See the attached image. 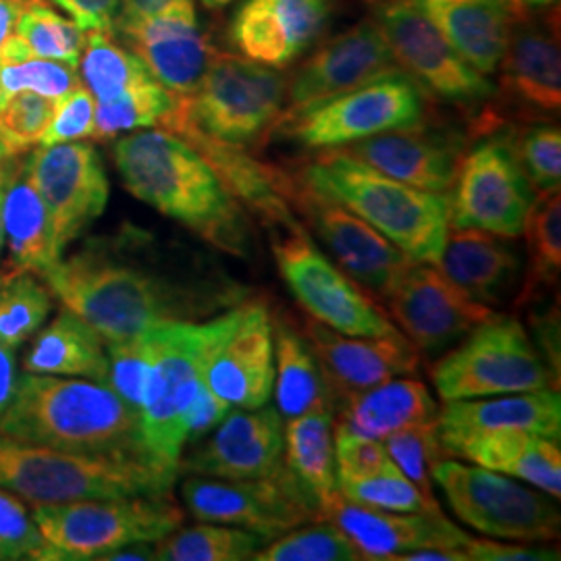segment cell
I'll list each match as a JSON object with an SVG mask.
<instances>
[{"instance_id": "cell-1", "label": "cell", "mask_w": 561, "mask_h": 561, "mask_svg": "<svg viewBox=\"0 0 561 561\" xmlns=\"http://www.w3.org/2000/svg\"><path fill=\"white\" fill-rule=\"evenodd\" d=\"M42 277L53 296L106 343L173 322L198 321L225 306H238L245 296L231 280L181 283L104 250L60 259Z\"/></svg>"}, {"instance_id": "cell-2", "label": "cell", "mask_w": 561, "mask_h": 561, "mask_svg": "<svg viewBox=\"0 0 561 561\" xmlns=\"http://www.w3.org/2000/svg\"><path fill=\"white\" fill-rule=\"evenodd\" d=\"M113 159L131 196L225 254H252L254 233L245 208L192 144L167 129H146L121 138Z\"/></svg>"}, {"instance_id": "cell-3", "label": "cell", "mask_w": 561, "mask_h": 561, "mask_svg": "<svg viewBox=\"0 0 561 561\" xmlns=\"http://www.w3.org/2000/svg\"><path fill=\"white\" fill-rule=\"evenodd\" d=\"M0 435L57 449L148 458L138 412L106 382L90 379L23 373L11 405L0 416Z\"/></svg>"}, {"instance_id": "cell-4", "label": "cell", "mask_w": 561, "mask_h": 561, "mask_svg": "<svg viewBox=\"0 0 561 561\" xmlns=\"http://www.w3.org/2000/svg\"><path fill=\"white\" fill-rule=\"evenodd\" d=\"M298 175L358 215L412 261L437 264L442 259L449 233V194L401 183L341 148L324 150Z\"/></svg>"}, {"instance_id": "cell-5", "label": "cell", "mask_w": 561, "mask_h": 561, "mask_svg": "<svg viewBox=\"0 0 561 561\" xmlns=\"http://www.w3.org/2000/svg\"><path fill=\"white\" fill-rule=\"evenodd\" d=\"M178 472L141 456L85 454L0 435V489L38 505L169 493Z\"/></svg>"}, {"instance_id": "cell-6", "label": "cell", "mask_w": 561, "mask_h": 561, "mask_svg": "<svg viewBox=\"0 0 561 561\" xmlns=\"http://www.w3.org/2000/svg\"><path fill=\"white\" fill-rule=\"evenodd\" d=\"M241 301L208 322L157 327V362L138 412L144 454L180 474L185 416L204 382V364L215 343L240 319Z\"/></svg>"}, {"instance_id": "cell-7", "label": "cell", "mask_w": 561, "mask_h": 561, "mask_svg": "<svg viewBox=\"0 0 561 561\" xmlns=\"http://www.w3.org/2000/svg\"><path fill=\"white\" fill-rule=\"evenodd\" d=\"M287 104V80L279 71L225 53H213L201 85L178 96L161 129H196L210 140L250 146L277 127Z\"/></svg>"}, {"instance_id": "cell-8", "label": "cell", "mask_w": 561, "mask_h": 561, "mask_svg": "<svg viewBox=\"0 0 561 561\" xmlns=\"http://www.w3.org/2000/svg\"><path fill=\"white\" fill-rule=\"evenodd\" d=\"M32 516L53 561L104 560L131 542L162 541L185 520L169 493L38 505Z\"/></svg>"}, {"instance_id": "cell-9", "label": "cell", "mask_w": 561, "mask_h": 561, "mask_svg": "<svg viewBox=\"0 0 561 561\" xmlns=\"http://www.w3.org/2000/svg\"><path fill=\"white\" fill-rule=\"evenodd\" d=\"M443 401L558 389L560 379L514 317H493L474 327L456 350L433 366Z\"/></svg>"}, {"instance_id": "cell-10", "label": "cell", "mask_w": 561, "mask_h": 561, "mask_svg": "<svg viewBox=\"0 0 561 561\" xmlns=\"http://www.w3.org/2000/svg\"><path fill=\"white\" fill-rule=\"evenodd\" d=\"M268 229L280 277L310 319L354 337L400 335L368 291L322 254L300 219Z\"/></svg>"}, {"instance_id": "cell-11", "label": "cell", "mask_w": 561, "mask_h": 561, "mask_svg": "<svg viewBox=\"0 0 561 561\" xmlns=\"http://www.w3.org/2000/svg\"><path fill=\"white\" fill-rule=\"evenodd\" d=\"M454 514L491 539L547 542L560 537L561 516L553 497L512 477L477 463L439 460L431 470Z\"/></svg>"}, {"instance_id": "cell-12", "label": "cell", "mask_w": 561, "mask_h": 561, "mask_svg": "<svg viewBox=\"0 0 561 561\" xmlns=\"http://www.w3.org/2000/svg\"><path fill=\"white\" fill-rule=\"evenodd\" d=\"M424 88L405 71H396L296 115L280 117L277 127L285 138L306 148L331 150L385 131L416 127L424 123Z\"/></svg>"}, {"instance_id": "cell-13", "label": "cell", "mask_w": 561, "mask_h": 561, "mask_svg": "<svg viewBox=\"0 0 561 561\" xmlns=\"http://www.w3.org/2000/svg\"><path fill=\"white\" fill-rule=\"evenodd\" d=\"M190 514L202 522L240 526L266 539L322 520L321 505L283 463L277 472L252 481L192 477L181 486Z\"/></svg>"}, {"instance_id": "cell-14", "label": "cell", "mask_w": 561, "mask_h": 561, "mask_svg": "<svg viewBox=\"0 0 561 561\" xmlns=\"http://www.w3.org/2000/svg\"><path fill=\"white\" fill-rule=\"evenodd\" d=\"M280 194L304 221L306 231L329 250L341 271L381 300L414 262L358 215L301 181L298 173L289 175L283 171Z\"/></svg>"}, {"instance_id": "cell-15", "label": "cell", "mask_w": 561, "mask_h": 561, "mask_svg": "<svg viewBox=\"0 0 561 561\" xmlns=\"http://www.w3.org/2000/svg\"><path fill=\"white\" fill-rule=\"evenodd\" d=\"M535 196L510 136L489 138L461 157L454 196H449V227L482 229L514 240L524 231Z\"/></svg>"}, {"instance_id": "cell-16", "label": "cell", "mask_w": 561, "mask_h": 561, "mask_svg": "<svg viewBox=\"0 0 561 561\" xmlns=\"http://www.w3.org/2000/svg\"><path fill=\"white\" fill-rule=\"evenodd\" d=\"M375 23L403 71L442 101L470 106L493 96V85L412 0H382Z\"/></svg>"}, {"instance_id": "cell-17", "label": "cell", "mask_w": 561, "mask_h": 561, "mask_svg": "<svg viewBox=\"0 0 561 561\" xmlns=\"http://www.w3.org/2000/svg\"><path fill=\"white\" fill-rule=\"evenodd\" d=\"M382 300L405 340L428 356L442 354L474 327L497 317L491 306L468 298L428 262H412Z\"/></svg>"}, {"instance_id": "cell-18", "label": "cell", "mask_w": 561, "mask_h": 561, "mask_svg": "<svg viewBox=\"0 0 561 561\" xmlns=\"http://www.w3.org/2000/svg\"><path fill=\"white\" fill-rule=\"evenodd\" d=\"M27 171L53 222L60 252L96 221L108 204V178L92 144L41 146L27 157Z\"/></svg>"}, {"instance_id": "cell-19", "label": "cell", "mask_w": 561, "mask_h": 561, "mask_svg": "<svg viewBox=\"0 0 561 561\" xmlns=\"http://www.w3.org/2000/svg\"><path fill=\"white\" fill-rule=\"evenodd\" d=\"M403 71L375 21L327 42L306 60L287 85V104L280 117L296 115L322 101L356 90L364 83Z\"/></svg>"}, {"instance_id": "cell-20", "label": "cell", "mask_w": 561, "mask_h": 561, "mask_svg": "<svg viewBox=\"0 0 561 561\" xmlns=\"http://www.w3.org/2000/svg\"><path fill=\"white\" fill-rule=\"evenodd\" d=\"M275 382L273 319L261 301L241 304L240 319L215 343L204 385L241 410L266 405Z\"/></svg>"}, {"instance_id": "cell-21", "label": "cell", "mask_w": 561, "mask_h": 561, "mask_svg": "<svg viewBox=\"0 0 561 561\" xmlns=\"http://www.w3.org/2000/svg\"><path fill=\"white\" fill-rule=\"evenodd\" d=\"M115 38L125 42L150 76L178 96H190L201 85L215 53L192 0H171L152 18L117 32Z\"/></svg>"}, {"instance_id": "cell-22", "label": "cell", "mask_w": 561, "mask_h": 561, "mask_svg": "<svg viewBox=\"0 0 561 561\" xmlns=\"http://www.w3.org/2000/svg\"><path fill=\"white\" fill-rule=\"evenodd\" d=\"M301 335L321 364L337 408L370 387L414 375L421 364V352L403 333L391 337H354L308 319Z\"/></svg>"}, {"instance_id": "cell-23", "label": "cell", "mask_w": 561, "mask_h": 561, "mask_svg": "<svg viewBox=\"0 0 561 561\" xmlns=\"http://www.w3.org/2000/svg\"><path fill=\"white\" fill-rule=\"evenodd\" d=\"M283 419L273 405L229 412L213 437L180 470L222 481H252L277 472L285 463Z\"/></svg>"}, {"instance_id": "cell-24", "label": "cell", "mask_w": 561, "mask_h": 561, "mask_svg": "<svg viewBox=\"0 0 561 561\" xmlns=\"http://www.w3.org/2000/svg\"><path fill=\"white\" fill-rule=\"evenodd\" d=\"M333 0H243L229 38L245 59L287 67L327 32Z\"/></svg>"}, {"instance_id": "cell-25", "label": "cell", "mask_w": 561, "mask_h": 561, "mask_svg": "<svg viewBox=\"0 0 561 561\" xmlns=\"http://www.w3.org/2000/svg\"><path fill=\"white\" fill-rule=\"evenodd\" d=\"M322 520L333 522L356 545L362 560L393 561L396 556L424 547L463 551L470 535L437 514H400L347 502L340 495L322 512Z\"/></svg>"}, {"instance_id": "cell-26", "label": "cell", "mask_w": 561, "mask_h": 561, "mask_svg": "<svg viewBox=\"0 0 561 561\" xmlns=\"http://www.w3.org/2000/svg\"><path fill=\"white\" fill-rule=\"evenodd\" d=\"M341 150L393 180L435 194H447L454 187L461 161V140L456 134L422 125L352 141Z\"/></svg>"}, {"instance_id": "cell-27", "label": "cell", "mask_w": 561, "mask_h": 561, "mask_svg": "<svg viewBox=\"0 0 561 561\" xmlns=\"http://www.w3.org/2000/svg\"><path fill=\"white\" fill-rule=\"evenodd\" d=\"M505 431H524L560 442V391L539 389L477 400L445 401L437 414L443 456H449L456 445L472 437Z\"/></svg>"}, {"instance_id": "cell-28", "label": "cell", "mask_w": 561, "mask_h": 561, "mask_svg": "<svg viewBox=\"0 0 561 561\" xmlns=\"http://www.w3.org/2000/svg\"><path fill=\"white\" fill-rule=\"evenodd\" d=\"M479 73H495L510 41L516 0H412Z\"/></svg>"}, {"instance_id": "cell-29", "label": "cell", "mask_w": 561, "mask_h": 561, "mask_svg": "<svg viewBox=\"0 0 561 561\" xmlns=\"http://www.w3.org/2000/svg\"><path fill=\"white\" fill-rule=\"evenodd\" d=\"M437 266L468 298L486 306L502 304L520 277L518 252L482 229L449 227Z\"/></svg>"}, {"instance_id": "cell-30", "label": "cell", "mask_w": 561, "mask_h": 561, "mask_svg": "<svg viewBox=\"0 0 561 561\" xmlns=\"http://www.w3.org/2000/svg\"><path fill=\"white\" fill-rule=\"evenodd\" d=\"M2 229L13 273L44 275L62 259L48 210L30 178L27 157L18 161L13 157L9 159L2 194Z\"/></svg>"}, {"instance_id": "cell-31", "label": "cell", "mask_w": 561, "mask_h": 561, "mask_svg": "<svg viewBox=\"0 0 561 561\" xmlns=\"http://www.w3.org/2000/svg\"><path fill=\"white\" fill-rule=\"evenodd\" d=\"M502 62L505 90L516 101L547 115L560 113L561 53L553 30L514 20Z\"/></svg>"}, {"instance_id": "cell-32", "label": "cell", "mask_w": 561, "mask_h": 561, "mask_svg": "<svg viewBox=\"0 0 561 561\" xmlns=\"http://www.w3.org/2000/svg\"><path fill=\"white\" fill-rule=\"evenodd\" d=\"M449 456L528 482L553 500L561 497L560 442L549 437L524 431L489 433L456 445Z\"/></svg>"}, {"instance_id": "cell-33", "label": "cell", "mask_w": 561, "mask_h": 561, "mask_svg": "<svg viewBox=\"0 0 561 561\" xmlns=\"http://www.w3.org/2000/svg\"><path fill=\"white\" fill-rule=\"evenodd\" d=\"M437 401L421 381L398 377L343 401L333 428L382 442L405 426L437 421Z\"/></svg>"}, {"instance_id": "cell-34", "label": "cell", "mask_w": 561, "mask_h": 561, "mask_svg": "<svg viewBox=\"0 0 561 561\" xmlns=\"http://www.w3.org/2000/svg\"><path fill=\"white\" fill-rule=\"evenodd\" d=\"M275 400L283 421L306 414H335V396L308 341L285 319L273 322Z\"/></svg>"}, {"instance_id": "cell-35", "label": "cell", "mask_w": 561, "mask_h": 561, "mask_svg": "<svg viewBox=\"0 0 561 561\" xmlns=\"http://www.w3.org/2000/svg\"><path fill=\"white\" fill-rule=\"evenodd\" d=\"M106 341L71 310L50 322L25 356V373L106 381Z\"/></svg>"}, {"instance_id": "cell-36", "label": "cell", "mask_w": 561, "mask_h": 561, "mask_svg": "<svg viewBox=\"0 0 561 561\" xmlns=\"http://www.w3.org/2000/svg\"><path fill=\"white\" fill-rule=\"evenodd\" d=\"M285 466L314 495L321 512L340 495L333 414L317 412L283 424Z\"/></svg>"}, {"instance_id": "cell-37", "label": "cell", "mask_w": 561, "mask_h": 561, "mask_svg": "<svg viewBox=\"0 0 561 561\" xmlns=\"http://www.w3.org/2000/svg\"><path fill=\"white\" fill-rule=\"evenodd\" d=\"M271 539L240 526L204 522L178 528L162 541L154 542V560L162 561H245Z\"/></svg>"}, {"instance_id": "cell-38", "label": "cell", "mask_w": 561, "mask_h": 561, "mask_svg": "<svg viewBox=\"0 0 561 561\" xmlns=\"http://www.w3.org/2000/svg\"><path fill=\"white\" fill-rule=\"evenodd\" d=\"M528 250V273L522 300L535 298L541 289H553L561 273V198L560 190L535 196L526 215L524 231Z\"/></svg>"}, {"instance_id": "cell-39", "label": "cell", "mask_w": 561, "mask_h": 561, "mask_svg": "<svg viewBox=\"0 0 561 561\" xmlns=\"http://www.w3.org/2000/svg\"><path fill=\"white\" fill-rule=\"evenodd\" d=\"M81 53V81L96 102L113 101L131 85L152 78L146 65L129 48L117 44L113 34L90 32Z\"/></svg>"}, {"instance_id": "cell-40", "label": "cell", "mask_w": 561, "mask_h": 561, "mask_svg": "<svg viewBox=\"0 0 561 561\" xmlns=\"http://www.w3.org/2000/svg\"><path fill=\"white\" fill-rule=\"evenodd\" d=\"M175 104L178 94L162 88L154 78L140 81L113 101L96 102L92 138L106 140L119 134L161 127Z\"/></svg>"}, {"instance_id": "cell-41", "label": "cell", "mask_w": 561, "mask_h": 561, "mask_svg": "<svg viewBox=\"0 0 561 561\" xmlns=\"http://www.w3.org/2000/svg\"><path fill=\"white\" fill-rule=\"evenodd\" d=\"M53 308L48 285L32 273H13L0 277V343L13 352L38 333Z\"/></svg>"}, {"instance_id": "cell-42", "label": "cell", "mask_w": 561, "mask_h": 561, "mask_svg": "<svg viewBox=\"0 0 561 561\" xmlns=\"http://www.w3.org/2000/svg\"><path fill=\"white\" fill-rule=\"evenodd\" d=\"M15 34L32 59H50L78 65L85 36L76 21L65 20L46 0H23Z\"/></svg>"}, {"instance_id": "cell-43", "label": "cell", "mask_w": 561, "mask_h": 561, "mask_svg": "<svg viewBox=\"0 0 561 561\" xmlns=\"http://www.w3.org/2000/svg\"><path fill=\"white\" fill-rule=\"evenodd\" d=\"M256 561H360V551L329 520L310 522L266 542Z\"/></svg>"}, {"instance_id": "cell-44", "label": "cell", "mask_w": 561, "mask_h": 561, "mask_svg": "<svg viewBox=\"0 0 561 561\" xmlns=\"http://www.w3.org/2000/svg\"><path fill=\"white\" fill-rule=\"evenodd\" d=\"M106 385L125 401L134 412H140L146 391L157 362V329L146 331L129 340L106 343Z\"/></svg>"}, {"instance_id": "cell-45", "label": "cell", "mask_w": 561, "mask_h": 561, "mask_svg": "<svg viewBox=\"0 0 561 561\" xmlns=\"http://www.w3.org/2000/svg\"><path fill=\"white\" fill-rule=\"evenodd\" d=\"M341 497L347 502L379 507L400 514H437L442 512L435 497L424 495L421 489L405 479L400 468H391L368 479L337 481Z\"/></svg>"}, {"instance_id": "cell-46", "label": "cell", "mask_w": 561, "mask_h": 561, "mask_svg": "<svg viewBox=\"0 0 561 561\" xmlns=\"http://www.w3.org/2000/svg\"><path fill=\"white\" fill-rule=\"evenodd\" d=\"M389 458L405 479L414 482L424 495H433V463L442 458L437 421L405 426L382 439Z\"/></svg>"}, {"instance_id": "cell-47", "label": "cell", "mask_w": 561, "mask_h": 561, "mask_svg": "<svg viewBox=\"0 0 561 561\" xmlns=\"http://www.w3.org/2000/svg\"><path fill=\"white\" fill-rule=\"evenodd\" d=\"M524 178L535 192L560 190L561 131L558 125H535L507 134Z\"/></svg>"}, {"instance_id": "cell-48", "label": "cell", "mask_w": 561, "mask_h": 561, "mask_svg": "<svg viewBox=\"0 0 561 561\" xmlns=\"http://www.w3.org/2000/svg\"><path fill=\"white\" fill-rule=\"evenodd\" d=\"M76 85H80V78L69 62L50 59L0 62V104L20 92H34L59 101Z\"/></svg>"}, {"instance_id": "cell-49", "label": "cell", "mask_w": 561, "mask_h": 561, "mask_svg": "<svg viewBox=\"0 0 561 561\" xmlns=\"http://www.w3.org/2000/svg\"><path fill=\"white\" fill-rule=\"evenodd\" d=\"M55 101L34 92H20L0 104V140L11 157L41 146L50 125Z\"/></svg>"}, {"instance_id": "cell-50", "label": "cell", "mask_w": 561, "mask_h": 561, "mask_svg": "<svg viewBox=\"0 0 561 561\" xmlns=\"http://www.w3.org/2000/svg\"><path fill=\"white\" fill-rule=\"evenodd\" d=\"M0 560H50L34 516L18 495L0 489Z\"/></svg>"}, {"instance_id": "cell-51", "label": "cell", "mask_w": 561, "mask_h": 561, "mask_svg": "<svg viewBox=\"0 0 561 561\" xmlns=\"http://www.w3.org/2000/svg\"><path fill=\"white\" fill-rule=\"evenodd\" d=\"M94 111L96 101L83 88L76 85L71 92L55 101V113L50 125L42 136L41 146H55L65 141H78L92 138L94 134Z\"/></svg>"}, {"instance_id": "cell-52", "label": "cell", "mask_w": 561, "mask_h": 561, "mask_svg": "<svg viewBox=\"0 0 561 561\" xmlns=\"http://www.w3.org/2000/svg\"><path fill=\"white\" fill-rule=\"evenodd\" d=\"M337 481L345 479H368L396 468L382 442L350 435L333 428Z\"/></svg>"}, {"instance_id": "cell-53", "label": "cell", "mask_w": 561, "mask_h": 561, "mask_svg": "<svg viewBox=\"0 0 561 561\" xmlns=\"http://www.w3.org/2000/svg\"><path fill=\"white\" fill-rule=\"evenodd\" d=\"M463 553L472 561H549L560 560L558 549L549 547H530V545H510V542L491 541L468 537Z\"/></svg>"}, {"instance_id": "cell-54", "label": "cell", "mask_w": 561, "mask_h": 561, "mask_svg": "<svg viewBox=\"0 0 561 561\" xmlns=\"http://www.w3.org/2000/svg\"><path fill=\"white\" fill-rule=\"evenodd\" d=\"M231 403L219 398L215 391H210L202 382L198 396L192 401L187 416H185V437L187 442H198L206 437L210 431H215L222 419L231 412Z\"/></svg>"}, {"instance_id": "cell-55", "label": "cell", "mask_w": 561, "mask_h": 561, "mask_svg": "<svg viewBox=\"0 0 561 561\" xmlns=\"http://www.w3.org/2000/svg\"><path fill=\"white\" fill-rule=\"evenodd\" d=\"M67 11L81 32L113 34L119 15L121 0H53Z\"/></svg>"}, {"instance_id": "cell-56", "label": "cell", "mask_w": 561, "mask_h": 561, "mask_svg": "<svg viewBox=\"0 0 561 561\" xmlns=\"http://www.w3.org/2000/svg\"><path fill=\"white\" fill-rule=\"evenodd\" d=\"M169 2L171 0H121L119 15L115 21L113 36L121 30H127V27L140 23V21L152 18L154 13L164 9Z\"/></svg>"}, {"instance_id": "cell-57", "label": "cell", "mask_w": 561, "mask_h": 561, "mask_svg": "<svg viewBox=\"0 0 561 561\" xmlns=\"http://www.w3.org/2000/svg\"><path fill=\"white\" fill-rule=\"evenodd\" d=\"M18 366H15V354L11 347L0 343V416L11 405L15 389H18Z\"/></svg>"}, {"instance_id": "cell-58", "label": "cell", "mask_w": 561, "mask_h": 561, "mask_svg": "<svg viewBox=\"0 0 561 561\" xmlns=\"http://www.w3.org/2000/svg\"><path fill=\"white\" fill-rule=\"evenodd\" d=\"M393 561H470L463 551L442 549V547H424L416 551H408L396 556Z\"/></svg>"}, {"instance_id": "cell-59", "label": "cell", "mask_w": 561, "mask_h": 561, "mask_svg": "<svg viewBox=\"0 0 561 561\" xmlns=\"http://www.w3.org/2000/svg\"><path fill=\"white\" fill-rule=\"evenodd\" d=\"M21 4L23 0H0V48L18 30Z\"/></svg>"}, {"instance_id": "cell-60", "label": "cell", "mask_w": 561, "mask_h": 561, "mask_svg": "<svg viewBox=\"0 0 561 561\" xmlns=\"http://www.w3.org/2000/svg\"><path fill=\"white\" fill-rule=\"evenodd\" d=\"M154 560V542H131L117 551L108 553L104 561H144Z\"/></svg>"}, {"instance_id": "cell-61", "label": "cell", "mask_w": 561, "mask_h": 561, "mask_svg": "<svg viewBox=\"0 0 561 561\" xmlns=\"http://www.w3.org/2000/svg\"><path fill=\"white\" fill-rule=\"evenodd\" d=\"M7 173H9V161L0 167V248H2V243H4V229H2V194H4Z\"/></svg>"}, {"instance_id": "cell-62", "label": "cell", "mask_w": 561, "mask_h": 561, "mask_svg": "<svg viewBox=\"0 0 561 561\" xmlns=\"http://www.w3.org/2000/svg\"><path fill=\"white\" fill-rule=\"evenodd\" d=\"M201 2L206 9H222V7H227L231 0H201Z\"/></svg>"}, {"instance_id": "cell-63", "label": "cell", "mask_w": 561, "mask_h": 561, "mask_svg": "<svg viewBox=\"0 0 561 561\" xmlns=\"http://www.w3.org/2000/svg\"><path fill=\"white\" fill-rule=\"evenodd\" d=\"M11 159V154H9V150H7V146H4V141L0 140V167L4 164V162Z\"/></svg>"}, {"instance_id": "cell-64", "label": "cell", "mask_w": 561, "mask_h": 561, "mask_svg": "<svg viewBox=\"0 0 561 561\" xmlns=\"http://www.w3.org/2000/svg\"><path fill=\"white\" fill-rule=\"evenodd\" d=\"M518 2L530 4V7H545V4H551V2H556V0H518Z\"/></svg>"}]
</instances>
